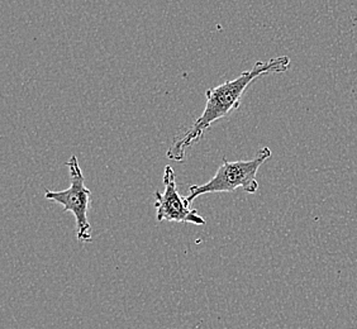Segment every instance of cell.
<instances>
[{"label":"cell","mask_w":357,"mask_h":329,"mask_svg":"<svg viewBox=\"0 0 357 329\" xmlns=\"http://www.w3.org/2000/svg\"><path fill=\"white\" fill-rule=\"evenodd\" d=\"M289 66L290 59L288 56H279L270 59L268 61H257L251 69L241 72L234 80L206 90V103L203 113L192 127L172 144L169 151L166 152V158L176 162L184 161L188 148L198 144L212 124L227 117L234 110L238 109L242 96L256 79L265 75L282 74L288 71Z\"/></svg>","instance_id":"cell-1"},{"label":"cell","mask_w":357,"mask_h":329,"mask_svg":"<svg viewBox=\"0 0 357 329\" xmlns=\"http://www.w3.org/2000/svg\"><path fill=\"white\" fill-rule=\"evenodd\" d=\"M271 158V150L268 147L260 148L256 156L248 161H228L223 158L213 178L203 185H192L186 195V203L192 206V201L206 194L214 192H232L237 189H243L248 194H255L259 190L257 172L262 164Z\"/></svg>","instance_id":"cell-2"},{"label":"cell","mask_w":357,"mask_h":329,"mask_svg":"<svg viewBox=\"0 0 357 329\" xmlns=\"http://www.w3.org/2000/svg\"><path fill=\"white\" fill-rule=\"evenodd\" d=\"M66 167L69 169V189L61 192L47 190L45 194V198L63 206V212L73 213L76 220L77 240L80 242H90L91 234L88 220V211L91 201V192L89 188L85 185V178L76 156L70 158L69 161L66 162Z\"/></svg>","instance_id":"cell-3"},{"label":"cell","mask_w":357,"mask_h":329,"mask_svg":"<svg viewBox=\"0 0 357 329\" xmlns=\"http://www.w3.org/2000/svg\"><path fill=\"white\" fill-rule=\"evenodd\" d=\"M164 192H156L155 208L158 211V222H176V223H192L195 226H204L206 222L198 211L192 209L186 203L185 197L178 192L176 175L172 166H166L164 171Z\"/></svg>","instance_id":"cell-4"}]
</instances>
